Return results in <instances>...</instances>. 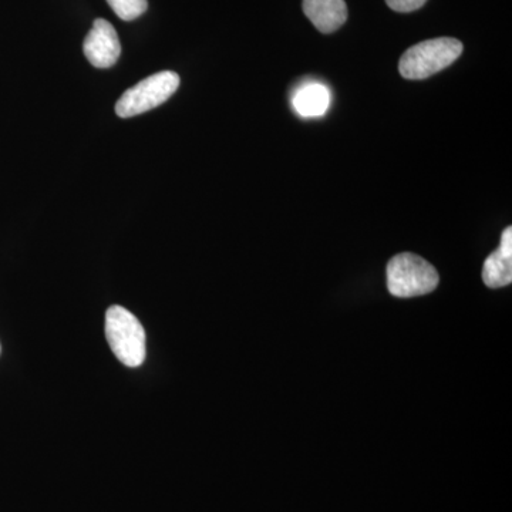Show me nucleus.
I'll list each match as a JSON object with an SVG mask.
<instances>
[{"instance_id":"obj_10","label":"nucleus","mask_w":512,"mask_h":512,"mask_svg":"<svg viewBox=\"0 0 512 512\" xmlns=\"http://www.w3.org/2000/svg\"><path fill=\"white\" fill-rule=\"evenodd\" d=\"M427 0H386L389 8L394 12L410 13L426 5Z\"/></svg>"},{"instance_id":"obj_1","label":"nucleus","mask_w":512,"mask_h":512,"mask_svg":"<svg viewBox=\"0 0 512 512\" xmlns=\"http://www.w3.org/2000/svg\"><path fill=\"white\" fill-rule=\"evenodd\" d=\"M463 43L453 37H439L417 43L403 53L400 74L407 80H424L456 62L463 53Z\"/></svg>"},{"instance_id":"obj_8","label":"nucleus","mask_w":512,"mask_h":512,"mask_svg":"<svg viewBox=\"0 0 512 512\" xmlns=\"http://www.w3.org/2000/svg\"><path fill=\"white\" fill-rule=\"evenodd\" d=\"M329 104V90L319 83L303 86L293 96V107L302 117L322 116L328 110Z\"/></svg>"},{"instance_id":"obj_7","label":"nucleus","mask_w":512,"mask_h":512,"mask_svg":"<svg viewBox=\"0 0 512 512\" xmlns=\"http://www.w3.org/2000/svg\"><path fill=\"white\" fill-rule=\"evenodd\" d=\"M303 12L322 33L336 32L348 19L345 0H303Z\"/></svg>"},{"instance_id":"obj_5","label":"nucleus","mask_w":512,"mask_h":512,"mask_svg":"<svg viewBox=\"0 0 512 512\" xmlns=\"http://www.w3.org/2000/svg\"><path fill=\"white\" fill-rule=\"evenodd\" d=\"M84 55L97 69H109L121 55L119 35L110 22L94 20L93 28L84 40Z\"/></svg>"},{"instance_id":"obj_4","label":"nucleus","mask_w":512,"mask_h":512,"mask_svg":"<svg viewBox=\"0 0 512 512\" xmlns=\"http://www.w3.org/2000/svg\"><path fill=\"white\" fill-rule=\"evenodd\" d=\"M180 87V76L175 72H160L141 80L126 90L116 103V113L121 119L140 116L165 103Z\"/></svg>"},{"instance_id":"obj_3","label":"nucleus","mask_w":512,"mask_h":512,"mask_svg":"<svg viewBox=\"0 0 512 512\" xmlns=\"http://www.w3.org/2000/svg\"><path fill=\"white\" fill-rule=\"evenodd\" d=\"M106 336L114 356L123 365H143L147 353L146 332L133 313L123 306H111L106 313Z\"/></svg>"},{"instance_id":"obj_11","label":"nucleus","mask_w":512,"mask_h":512,"mask_svg":"<svg viewBox=\"0 0 512 512\" xmlns=\"http://www.w3.org/2000/svg\"><path fill=\"white\" fill-rule=\"evenodd\" d=\"M0 350H2V348H0Z\"/></svg>"},{"instance_id":"obj_2","label":"nucleus","mask_w":512,"mask_h":512,"mask_svg":"<svg viewBox=\"0 0 512 512\" xmlns=\"http://www.w3.org/2000/svg\"><path fill=\"white\" fill-rule=\"evenodd\" d=\"M439 282V272L419 255L404 252L387 264V289L396 298L427 295L436 291Z\"/></svg>"},{"instance_id":"obj_6","label":"nucleus","mask_w":512,"mask_h":512,"mask_svg":"<svg viewBox=\"0 0 512 512\" xmlns=\"http://www.w3.org/2000/svg\"><path fill=\"white\" fill-rule=\"evenodd\" d=\"M483 281L488 288L498 289L512 282V228L504 229L501 244L485 259Z\"/></svg>"},{"instance_id":"obj_9","label":"nucleus","mask_w":512,"mask_h":512,"mask_svg":"<svg viewBox=\"0 0 512 512\" xmlns=\"http://www.w3.org/2000/svg\"><path fill=\"white\" fill-rule=\"evenodd\" d=\"M107 3L114 13L126 22L140 18L148 8L147 0H107Z\"/></svg>"}]
</instances>
